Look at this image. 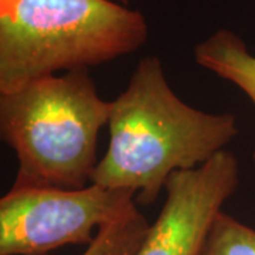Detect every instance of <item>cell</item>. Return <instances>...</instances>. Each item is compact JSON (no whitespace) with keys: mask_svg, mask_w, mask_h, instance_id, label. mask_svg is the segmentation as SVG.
Listing matches in <instances>:
<instances>
[{"mask_svg":"<svg viewBox=\"0 0 255 255\" xmlns=\"http://www.w3.org/2000/svg\"><path fill=\"white\" fill-rule=\"evenodd\" d=\"M112 101L87 68L50 75L0 94V136L14 150L11 187L82 189L92 183L101 129Z\"/></svg>","mask_w":255,"mask_h":255,"instance_id":"obj_2","label":"cell"},{"mask_svg":"<svg viewBox=\"0 0 255 255\" xmlns=\"http://www.w3.org/2000/svg\"><path fill=\"white\" fill-rule=\"evenodd\" d=\"M201 255H255V230L221 211Z\"/></svg>","mask_w":255,"mask_h":255,"instance_id":"obj_8","label":"cell"},{"mask_svg":"<svg viewBox=\"0 0 255 255\" xmlns=\"http://www.w3.org/2000/svg\"><path fill=\"white\" fill-rule=\"evenodd\" d=\"M145 16L115 0H0V94L145 46Z\"/></svg>","mask_w":255,"mask_h":255,"instance_id":"obj_3","label":"cell"},{"mask_svg":"<svg viewBox=\"0 0 255 255\" xmlns=\"http://www.w3.org/2000/svg\"><path fill=\"white\" fill-rule=\"evenodd\" d=\"M110 145L92 183L150 206L172 174L207 163L238 135L237 117L197 110L176 95L159 57H143L112 101Z\"/></svg>","mask_w":255,"mask_h":255,"instance_id":"obj_1","label":"cell"},{"mask_svg":"<svg viewBox=\"0 0 255 255\" xmlns=\"http://www.w3.org/2000/svg\"><path fill=\"white\" fill-rule=\"evenodd\" d=\"M133 206V191L95 183L82 189L11 187L0 199V255H47L90 244L95 231Z\"/></svg>","mask_w":255,"mask_h":255,"instance_id":"obj_4","label":"cell"},{"mask_svg":"<svg viewBox=\"0 0 255 255\" xmlns=\"http://www.w3.org/2000/svg\"><path fill=\"white\" fill-rule=\"evenodd\" d=\"M194 60L200 67L238 87L255 107V55L234 31L220 28L196 44ZM253 159L255 164V152Z\"/></svg>","mask_w":255,"mask_h":255,"instance_id":"obj_6","label":"cell"},{"mask_svg":"<svg viewBox=\"0 0 255 255\" xmlns=\"http://www.w3.org/2000/svg\"><path fill=\"white\" fill-rule=\"evenodd\" d=\"M240 167L223 150L196 169L172 174L166 200L133 255H201L224 203L236 193Z\"/></svg>","mask_w":255,"mask_h":255,"instance_id":"obj_5","label":"cell"},{"mask_svg":"<svg viewBox=\"0 0 255 255\" xmlns=\"http://www.w3.org/2000/svg\"><path fill=\"white\" fill-rule=\"evenodd\" d=\"M115 1H119V3L127 4V6H129V3H130V0H115Z\"/></svg>","mask_w":255,"mask_h":255,"instance_id":"obj_9","label":"cell"},{"mask_svg":"<svg viewBox=\"0 0 255 255\" xmlns=\"http://www.w3.org/2000/svg\"><path fill=\"white\" fill-rule=\"evenodd\" d=\"M150 224L133 206L117 220L101 227L81 255H133Z\"/></svg>","mask_w":255,"mask_h":255,"instance_id":"obj_7","label":"cell"}]
</instances>
